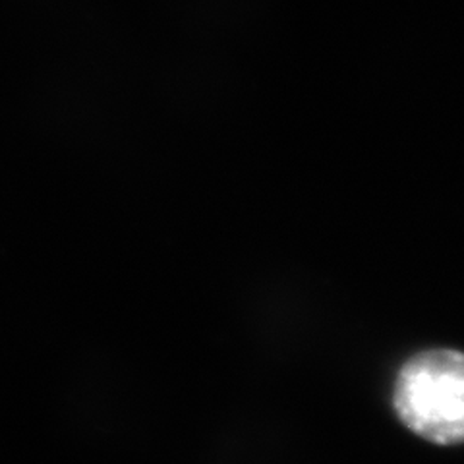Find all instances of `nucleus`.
Returning <instances> with one entry per match:
<instances>
[{
    "label": "nucleus",
    "mask_w": 464,
    "mask_h": 464,
    "mask_svg": "<svg viewBox=\"0 0 464 464\" xmlns=\"http://www.w3.org/2000/svg\"><path fill=\"white\" fill-rule=\"evenodd\" d=\"M401 422L435 445H459L464 435V360L451 348L418 353L402 364L393 389Z\"/></svg>",
    "instance_id": "f257e3e1"
}]
</instances>
